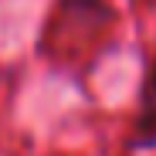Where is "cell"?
I'll use <instances>...</instances> for the list:
<instances>
[{"instance_id":"obj_1","label":"cell","mask_w":156,"mask_h":156,"mask_svg":"<svg viewBox=\"0 0 156 156\" xmlns=\"http://www.w3.org/2000/svg\"><path fill=\"white\" fill-rule=\"evenodd\" d=\"M129 146L133 149H156V61L146 68L143 88H139V109H136L133 133H129Z\"/></svg>"}]
</instances>
